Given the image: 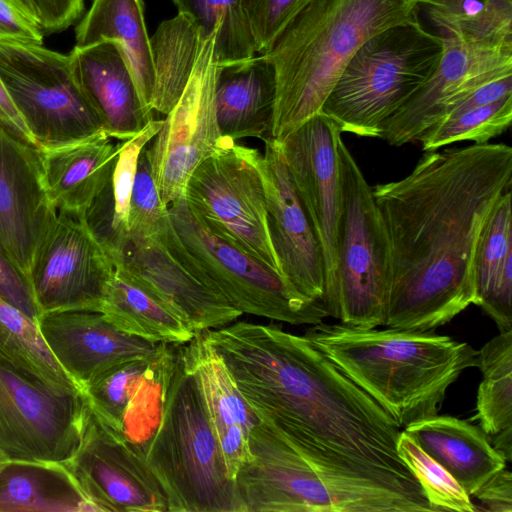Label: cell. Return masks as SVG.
I'll use <instances>...</instances> for the list:
<instances>
[{
  "label": "cell",
  "instance_id": "33",
  "mask_svg": "<svg viewBox=\"0 0 512 512\" xmlns=\"http://www.w3.org/2000/svg\"><path fill=\"white\" fill-rule=\"evenodd\" d=\"M482 373L478 387L476 415L479 427L491 445L512 460V330L499 332L477 353Z\"/></svg>",
  "mask_w": 512,
  "mask_h": 512
},
{
  "label": "cell",
  "instance_id": "25",
  "mask_svg": "<svg viewBox=\"0 0 512 512\" xmlns=\"http://www.w3.org/2000/svg\"><path fill=\"white\" fill-rule=\"evenodd\" d=\"M38 151L51 205L58 212L82 218L111 177L118 143L101 130L82 140Z\"/></svg>",
  "mask_w": 512,
  "mask_h": 512
},
{
  "label": "cell",
  "instance_id": "3",
  "mask_svg": "<svg viewBox=\"0 0 512 512\" xmlns=\"http://www.w3.org/2000/svg\"><path fill=\"white\" fill-rule=\"evenodd\" d=\"M304 336L402 429L438 415L447 388L477 366L472 346L432 331L321 322Z\"/></svg>",
  "mask_w": 512,
  "mask_h": 512
},
{
  "label": "cell",
  "instance_id": "41",
  "mask_svg": "<svg viewBox=\"0 0 512 512\" xmlns=\"http://www.w3.org/2000/svg\"><path fill=\"white\" fill-rule=\"evenodd\" d=\"M314 0H243L256 52L265 54L281 31Z\"/></svg>",
  "mask_w": 512,
  "mask_h": 512
},
{
  "label": "cell",
  "instance_id": "7",
  "mask_svg": "<svg viewBox=\"0 0 512 512\" xmlns=\"http://www.w3.org/2000/svg\"><path fill=\"white\" fill-rule=\"evenodd\" d=\"M162 240L198 281L248 313L293 325H314L329 314L322 301L299 294L277 271L211 233L185 197L168 206Z\"/></svg>",
  "mask_w": 512,
  "mask_h": 512
},
{
  "label": "cell",
  "instance_id": "47",
  "mask_svg": "<svg viewBox=\"0 0 512 512\" xmlns=\"http://www.w3.org/2000/svg\"><path fill=\"white\" fill-rule=\"evenodd\" d=\"M15 3L26 15L29 17L36 19V13L31 0H11Z\"/></svg>",
  "mask_w": 512,
  "mask_h": 512
},
{
  "label": "cell",
  "instance_id": "36",
  "mask_svg": "<svg viewBox=\"0 0 512 512\" xmlns=\"http://www.w3.org/2000/svg\"><path fill=\"white\" fill-rule=\"evenodd\" d=\"M178 13L195 25L202 38L215 35L218 65L255 56L256 48L243 0H172Z\"/></svg>",
  "mask_w": 512,
  "mask_h": 512
},
{
  "label": "cell",
  "instance_id": "21",
  "mask_svg": "<svg viewBox=\"0 0 512 512\" xmlns=\"http://www.w3.org/2000/svg\"><path fill=\"white\" fill-rule=\"evenodd\" d=\"M37 325L52 355L80 391L104 370L129 359L153 355L165 344L120 331L99 311L43 313Z\"/></svg>",
  "mask_w": 512,
  "mask_h": 512
},
{
  "label": "cell",
  "instance_id": "5",
  "mask_svg": "<svg viewBox=\"0 0 512 512\" xmlns=\"http://www.w3.org/2000/svg\"><path fill=\"white\" fill-rule=\"evenodd\" d=\"M145 459L165 490L169 512H241L235 481L182 344Z\"/></svg>",
  "mask_w": 512,
  "mask_h": 512
},
{
  "label": "cell",
  "instance_id": "27",
  "mask_svg": "<svg viewBox=\"0 0 512 512\" xmlns=\"http://www.w3.org/2000/svg\"><path fill=\"white\" fill-rule=\"evenodd\" d=\"M404 431L441 464L471 497L492 475L506 467L505 458L479 426L451 416L417 421Z\"/></svg>",
  "mask_w": 512,
  "mask_h": 512
},
{
  "label": "cell",
  "instance_id": "31",
  "mask_svg": "<svg viewBox=\"0 0 512 512\" xmlns=\"http://www.w3.org/2000/svg\"><path fill=\"white\" fill-rule=\"evenodd\" d=\"M95 511L63 464L8 460L0 464V512Z\"/></svg>",
  "mask_w": 512,
  "mask_h": 512
},
{
  "label": "cell",
  "instance_id": "4",
  "mask_svg": "<svg viewBox=\"0 0 512 512\" xmlns=\"http://www.w3.org/2000/svg\"><path fill=\"white\" fill-rule=\"evenodd\" d=\"M419 8L418 0H314L298 13L264 54L277 84L270 138L281 141L320 113L357 50Z\"/></svg>",
  "mask_w": 512,
  "mask_h": 512
},
{
  "label": "cell",
  "instance_id": "35",
  "mask_svg": "<svg viewBox=\"0 0 512 512\" xmlns=\"http://www.w3.org/2000/svg\"><path fill=\"white\" fill-rule=\"evenodd\" d=\"M190 19L177 14L163 21L150 38L154 65L152 110L167 115L181 97L202 41Z\"/></svg>",
  "mask_w": 512,
  "mask_h": 512
},
{
  "label": "cell",
  "instance_id": "19",
  "mask_svg": "<svg viewBox=\"0 0 512 512\" xmlns=\"http://www.w3.org/2000/svg\"><path fill=\"white\" fill-rule=\"evenodd\" d=\"M341 134L339 125L320 112L279 141L295 188L323 248L326 269L323 304L334 289L336 276Z\"/></svg>",
  "mask_w": 512,
  "mask_h": 512
},
{
  "label": "cell",
  "instance_id": "43",
  "mask_svg": "<svg viewBox=\"0 0 512 512\" xmlns=\"http://www.w3.org/2000/svg\"><path fill=\"white\" fill-rule=\"evenodd\" d=\"M43 30L11 0H0V41L42 44Z\"/></svg>",
  "mask_w": 512,
  "mask_h": 512
},
{
  "label": "cell",
  "instance_id": "24",
  "mask_svg": "<svg viewBox=\"0 0 512 512\" xmlns=\"http://www.w3.org/2000/svg\"><path fill=\"white\" fill-rule=\"evenodd\" d=\"M183 349L199 380L228 474L235 481L239 468L251 457L249 436L260 418L237 388L219 354L201 332H196L183 345Z\"/></svg>",
  "mask_w": 512,
  "mask_h": 512
},
{
  "label": "cell",
  "instance_id": "32",
  "mask_svg": "<svg viewBox=\"0 0 512 512\" xmlns=\"http://www.w3.org/2000/svg\"><path fill=\"white\" fill-rule=\"evenodd\" d=\"M100 312L120 331L155 343L186 344L195 335L121 265H114Z\"/></svg>",
  "mask_w": 512,
  "mask_h": 512
},
{
  "label": "cell",
  "instance_id": "48",
  "mask_svg": "<svg viewBox=\"0 0 512 512\" xmlns=\"http://www.w3.org/2000/svg\"><path fill=\"white\" fill-rule=\"evenodd\" d=\"M3 461H4V460H2V459L0 458V464H1Z\"/></svg>",
  "mask_w": 512,
  "mask_h": 512
},
{
  "label": "cell",
  "instance_id": "40",
  "mask_svg": "<svg viewBox=\"0 0 512 512\" xmlns=\"http://www.w3.org/2000/svg\"><path fill=\"white\" fill-rule=\"evenodd\" d=\"M145 148L139 156L130 198V242L157 240L166 232L170 222L168 206L161 200Z\"/></svg>",
  "mask_w": 512,
  "mask_h": 512
},
{
  "label": "cell",
  "instance_id": "2",
  "mask_svg": "<svg viewBox=\"0 0 512 512\" xmlns=\"http://www.w3.org/2000/svg\"><path fill=\"white\" fill-rule=\"evenodd\" d=\"M511 180L512 148L485 143L428 151L372 188L391 250L384 326L432 331L474 304L476 247Z\"/></svg>",
  "mask_w": 512,
  "mask_h": 512
},
{
  "label": "cell",
  "instance_id": "17",
  "mask_svg": "<svg viewBox=\"0 0 512 512\" xmlns=\"http://www.w3.org/2000/svg\"><path fill=\"white\" fill-rule=\"evenodd\" d=\"M442 37L444 50L436 70L382 125L380 138L390 145L417 141L425 130L450 114L476 88L512 75V50Z\"/></svg>",
  "mask_w": 512,
  "mask_h": 512
},
{
  "label": "cell",
  "instance_id": "6",
  "mask_svg": "<svg viewBox=\"0 0 512 512\" xmlns=\"http://www.w3.org/2000/svg\"><path fill=\"white\" fill-rule=\"evenodd\" d=\"M443 50V37L418 16L388 27L357 50L321 112L342 132L380 138L383 123L430 78Z\"/></svg>",
  "mask_w": 512,
  "mask_h": 512
},
{
  "label": "cell",
  "instance_id": "42",
  "mask_svg": "<svg viewBox=\"0 0 512 512\" xmlns=\"http://www.w3.org/2000/svg\"><path fill=\"white\" fill-rule=\"evenodd\" d=\"M0 296L37 322L40 312L29 280L1 244Z\"/></svg>",
  "mask_w": 512,
  "mask_h": 512
},
{
  "label": "cell",
  "instance_id": "13",
  "mask_svg": "<svg viewBox=\"0 0 512 512\" xmlns=\"http://www.w3.org/2000/svg\"><path fill=\"white\" fill-rule=\"evenodd\" d=\"M114 263L84 220L58 212L40 242L28 280L40 315L101 311Z\"/></svg>",
  "mask_w": 512,
  "mask_h": 512
},
{
  "label": "cell",
  "instance_id": "12",
  "mask_svg": "<svg viewBox=\"0 0 512 512\" xmlns=\"http://www.w3.org/2000/svg\"><path fill=\"white\" fill-rule=\"evenodd\" d=\"M215 35L205 38L189 81L146 154L162 202L185 197L193 171L214 151L222 137L216 117L215 80L218 63Z\"/></svg>",
  "mask_w": 512,
  "mask_h": 512
},
{
  "label": "cell",
  "instance_id": "1",
  "mask_svg": "<svg viewBox=\"0 0 512 512\" xmlns=\"http://www.w3.org/2000/svg\"><path fill=\"white\" fill-rule=\"evenodd\" d=\"M259 418L312 467L337 512H433L401 428L303 335L236 321L202 332Z\"/></svg>",
  "mask_w": 512,
  "mask_h": 512
},
{
  "label": "cell",
  "instance_id": "18",
  "mask_svg": "<svg viewBox=\"0 0 512 512\" xmlns=\"http://www.w3.org/2000/svg\"><path fill=\"white\" fill-rule=\"evenodd\" d=\"M263 141L258 168L269 234L282 276L305 298L323 302L326 269L321 242L295 188L279 141Z\"/></svg>",
  "mask_w": 512,
  "mask_h": 512
},
{
  "label": "cell",
  "instance_id": "34",
  "mask_svg": "<svg viewBox=\"0 0 512 512\" xmlns=\"http://www.w3.org/2000/svg\"><path fill=\"white\" fill-rule=\"evenodd\" d=\"M418 3L441 36L512 50V0H418Z\"/></svg>",
  "mask_w": 512,
  "mask_h": 512
},
{
  "label": "cell",
  "instance_id": "20",
  "mask_svg": "<svg viewBox=\"0 0 512 512\" xmlns=\"http://www.w3.org/2000/svg\"><path fill=\"white\" fill-rule=\"evenodd\" d=\"M38 150L0 130V244L27 278L56 215L44 189Z\"/></svg>",
  "mask_w": 512,
  "mask_h": 512
},
{
  "label": "cell",
  "instance_id": "45",
  "mask_svg": "<svg viewBox=\"0 0 512 512\" xmlns=\"http://www.w3.org/2000/svg\"><path fill=\"white\" fill-rule=\"evenodd\" d=\"M471 497L491 512H512V473L505 468L492 475Z\"/></svg>",
  "mask_w": 512,
  "mask_h": 512
},
{
  "label": "cell",
  "instance_id": "46",
  "mask_svg": "<svg viewBox=\"0 0 512 512\" xmlns=\"http://www.w3.org/2000/svg\"><path fill=\"white\" fill-rule=\"evenodd\" d=\"M0 130L28 146L37 148L0 79Z\"/></svg>",
  "mask_w": 512,
  "mask_h": 512
},
{
  "label": "cell",
  "instance_id": "39",
  "mask_svg": "<svg viewBox=\"0 0 512 512\" xmlns=\"http://www.w3.org/2000/svg\"><path fill=\"white\" fill-rule=\"evenodd\" d=\"M397 451L418 480L433 512L477 511L470 496L456 479L424 452L404 430L399 434Z\"/></svg>",
  "mask_w": 512,
  "mask_h": 512
},
{
  "label": "cell",
  "instance_id": "14",
  "mask_svg": "<svg viewBox=\"0 0 512 512\" xmlns=\"http://www.w3.org/2000/svg\"><path fill=\"white\" fill-rule=\"evenodd\" d=\"M63 466L95 511L169 512L165 490L145 457L88 404L80 444Z\"/></svg>",
  "mask_w": 512,
  "mask_h": 512
},
{
  "label": "cell",
  "instance_id": "26",
  "mask_svg": "<svg viewBox=\"0 0 512 512\" xmlns=\"http://www.w3.org/2000/svg\"><path fill=\"white\" fill-rule=\"evenodd\" d=\"M276 89L274 66L264 54L218 65L215 107L221 135L236 141L270 138Z\"/></svg>",
  "mask_w": 512,
  "mask_h": 512
},
{
  "label": "cell",
  "instance_id": "9",
  "mask_svg": "<svg viewBox=\"0 0 512 512\" xmlns=\"http://www.w3.org/2000/svg\"><path fill=\"white\" fill-rule=\"evenodd\" d=\"M259 155L222 136L190 176L185 200L211 233L282 275L269 234Z\"/></svg>",
  "mask_w": 512,
  "mask_h": 512
},
{
  "label": "cell",
  "instance_id": "29",
  "mask_svg": "<svg viewBox=\"0 0 512 512\" xmlns=\"http://www.w3.org/2000/svg\"><path fill=\"white\" fill-rule=\"evenodd\" d=\"M511 188L497 200L481 232L475 257L476 298L499 332L512 330Z\"/></svg>",
  "mask_w": 512,
  "mask_h": 512
},
{
  "label": "cell",
  "instance_id": "30",
  "mask_svg": "<svg viewBox=\"0 0 512 512\" xmlns=\"http://www.w3.org/2000/svg\"><path fill=\"white\" fill-rule=\"evenodd\" d=\"M162 123L163 120L153 119L133 137L118 142L111 177L82 217L113 263L129 241V206L140 153L159 132Z\"/></svg>",
  "mask_w": 512,
  "mask_h": 512
},
{
  "label": "cell",
  "instance_id": "37",
  "mask_svg": "<svg viewBox=\"0 0 512 512\" xmlns=\"http://www.w3.org/2000/svg\"><path fill=\"white\" fill-rule=\"evenodd\" d=\"M0 356L53 386L80 391L52 355L37 322L1 296Z\"/></svg>",
  "mask_w": 512,
  "mask_h": 512
},
{
  "label": "cell",
  "instance_id": "44",
  "mask_svg": "<svg viewBox=\"0 0 512 512\" xmlns=\"http://www.w3.org/2000/svg\"><path fill=\"white\" fill-rule=\"evenodd\" d=\"M43 32H57L73 24L83 13L84 0H31Z\"/></svg>",
  "mask_w": 512,
  "mask_h": 512
},
{
  "label": "cell",
  "instance_id": "11",
  "mask_svg": "<svg viewBox=\"0 0 512 512\" xmlns=\"http://www.w3.org/2000/svg\"><path fill=\"white\" fill-rule=\"evenodd\" d=\"M87 402L0 356V458L63 464L77 450Z\"/></svg>",
  "mask_w": 512,
  "mask_h": 512
},
{
  "label": "cell",
  "instance_id": "15",
  "mask_svg": "<svg viewBox=\"0 0 512 512\" xmlns=\"http://www.w3.org/2000/svg\"><path fill=\"white\" fill-rule=\"evenodd\" d=\"M180 344L120 362L81 390L94 415L145 457L159 426Z\"/></svg>",
  "mask_w": 512,
  "mask_h": 512
},
{
  "label": "cell",
  "instance_id": "23",
  "mask_svg": "<svg viewBox=\"0 0 512 512\" xmlns=\"http://www.w3.org/2000/svg\"><path fill=\"white\" fill-rule=\"evenodd\" d=\"M68 56L75 81L112 139L127 140L154 119L143 107L129 62L117 43L74 46Z\"/></svg>",
  "mask_w": 512,
  "mask_h": 512
},
{
  "label": "cell",
  "instance_id": "38",
  "mask_svg": "<svg viewBox=\"0 0 512 512\" xmlns=\"http://www.w3.org/2000/svg\"><path fill=\"white\" fill-rule=\"evenodd\" d=\"M512 120V94L491 104L451 114L437 121L417 139L424 151L461 141L485 144L506 131Z\"/></svg>",
  "mask_w": 512,
  "mask_h": 512
},
{
  "label": "cell",
  "instance_id": "16",
  "mask_svg": "<svg viewBox=\"0 0 512 512\" xmlns=\"http://www.w3.org/2000/svg\"><path fill=\"white\" fill-rule=\"evenodd\" d=\"M250 459L235 476L241 512H337L316 472L267 421L249 436Z\"/></svg>",
  "mask_w": 512,
  "mask_h": 512
},
{
  "label": "cell",
  "instance_id": "22",
  "mask_svg": "<svg viewBox=\"0 0 512 512\" xmlns=\"http://www.w3.org/2000/svg\"><path fill=\"white\" fill-rule=\"evenodd\" d=\"M194 333L235 322L242 313L192 276L170 253L162 237L130 242L114 263Z\"/></svg>",
  "mask_w": 512,
  "mask_h": 512
},
{
  "label": "cell",
  "instance_id": "28",
  "mask_svg": "<svg viewBox=\"0 0 512 512\" xmlns=\"http://www.w3.org/2000/svg\"><path fill=\"white\" fill-rule=\"evenodd\" d=\"M75 40L78 47L103 41L117 43L129 62L143 107L153 118L154 65L143 1L92 0L89 10L75 28Z\"/></svg>",
  "mask_w": 512,
  "mask_h": 512
},
{
  "label": "cell",
  "instance_id": "8",
  "mask_svg": "<svg viewBox=\"0 0 512 512\" xmlns=\"http://www.w3.org/2000/svg\"><path fill=\"white\" fill-rule=\"evenodd\" d=\"M341 207L336 276L324 301L329 316L356 329L384 326L391 284V250L372 188L342 138L338 142Z\"/></svg>",
  "mask_w": 512,
  "mask_h": 512
},
{
  "label": "cell",
  "instance_id": "10",
  "mask_svg": "<svg viewBox=\"0 0 512 512\" xmlns=\"http://www.w3.org/2000/svg\"><path fill=\"white\" fill-rule=\"evenodd\" d=\"M0 79L38 149L103 130L74 79L68 55L38 43L0 41Z\"/></svg>",
  "mask_w": 512,
  "mask_h": 512
}]
</instances>
